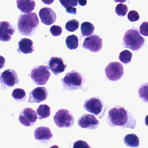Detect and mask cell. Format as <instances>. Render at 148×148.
I'll use <instances>...</instances> for the list:
<instances>
[{"label": "cell", "mask_w": 148, "mask_h": 148, "mask_svg": "<svg viewBox=\"0 0 148 148\" xmlns=\"http://www.w3.org/2000/svg\"><path fill=\"white\" fill-rule=\"evenodd\" d=\"M107 122L112 127L120 126L134 129L136 120L124 107L116 106L109 110Z\"/></svg>", "instance_id": "obj_1"}, {"label": "cell", "mask_w": 148, "mask_h": 148, "mask_svg": "<svg viewBox=\"0 0 148 148\" xmlns=\"http://www.w3.org/2000/svg\"><path fill=\"white\" fill-rule=\"evenodd\" d=\"M39 24V21L36 13L22 14L18 19V30L22 35L31 36L35 32Z\"/></svg>", "instance_id": "obj_2"}, {"label": "cell", "mask_w": 148, "mask_h": 148, "mask_svg": "<svg viewBox=\"0 0 148 148\" xmlns=\"http://www.w3.org/2000/svg\"><path fill=\"white\" fill-rule=\"evenodd\" d=\"M145 40L140 35L138 31L133 27L126 31L123 38V46L133 51L139 50L144 45Z\"/></svg>", "instance_id": "obj_3"}, {"label": "cell", "mask_w": 148, "mask_h": 148, "mask_svg": "<svg viewBox=\"0 0 148 148\" xmlns=\"http://www.w3.org/2000/svg\"><path fill=\"white\" fill-rule=\"evenodd\" d=\"M83 75L75 71L66 73L61 79L64 88L69 90H78L82 86L84 82Z\"/></svg>", "instance_id": "obj_4"}, {"label": "cell", "mask_w": 148, "mask_h": 148, "mask_svg": "<svg viewBox=\"0 0 148 148\" xmlns=\"http://www.w3.org/2000/svg\"><path fill=\"white\" fill-rule=\"evenodd\" d=\"M53 120L59 128H67L72 127L74 119L73 114L68 110L60 109L54 115Z\"/></svg>", "instance_id": "obj_5"}, {"label": "cell", "mask_w": 148, "mask_h": 148, "mask_svg": "<svg viewBox=\"0 0 148 148\" xmlns=\"http://www.w3.org/2000/svg\"><path fill=\"white\" fill-rule=\"evenodd\" d=\"M51 73L47 66L40 65L34 67L31 71V78L38 85H45L49 80Z\"/></svg>", "instance_id": "obj_6"}, {"label": "cell", "mask_w": 148, "mask_h": 148, "mask_svg": "<svg viewBox=\"0 0 148 148\" xmlns=\"http://www.w3.org/2000/svg\"><path fill=\"white\" fill-rule=\"evenodd\" d=\"M105 71L106 77L109 80L117 81L123 75V67L119 62H111L106 67Z\"/></svg>", "instance_id": "obj_7"}, {"label": "cell", "mask_w": 148, "mask_h": 148, "mask_svg": "<svg viewBox=\"0 0 148 148\" xmlns=\"http://www.w3.org/2000/svg\"><path fill=\"white\" fill-rule=\"evenodd\" d=\"M19 81L17 73L14 70L11 69L6 70L0 76L1 89L3 90L6 88L13 87L15 84H18Z\"/></svg>", "instance_id": "obj_8"}, {"label": "cell", "mask_w": 148, "mask_h": 148, "mask_svg": "<svg viewBox=\"0 0 148 148\" xmlns=\"http://www.w3.org/2000/svg\"><path fill=\"white\" fill-rule=\"evenodd\" d=\"M37 113L32 108H27L23 109L21 112L19 120L21 124L27 127L32 126L37 121Z\"/></svg>", "instance_id": "obj_9"}, {"label": "cell", "mask_w": 148, "mask_h": 148, "mask_svg": "<svg viewBox=\"0 0 148 148\" xmlns=\"http://www.w3.org/2000/svg\"><path fill=\"white\" fill-rule=\"evenodd\" d=\"M102 38L97 35H92L86 38L83 44V47L92 52H98L102 49Z\"/></svg>", "instance_id": "obj_10"}, {"label": "cell", "mask_w": 148, "mask_h": 148, "mask_svg": "<svg viewBox=\"0 0 148 148\" xmlns=\"http://www.w3.org/2000/svg\"><path fill=\"white\" fill-rule=\"evenodd\" d=\"M84 107L89 112L98 116L103 111V103L99 98L94 97L86 100Z\"/></svg>", "instance_id": "obj_11"}, {"label": "cell", "mask_w": 148, "mask_h": 148, "mask_svg": "<svg viewBox=\"0 0 148 148\" xmlns=\"http://www.w3.org/2000/svg\"><path fill=\"white\" fill-rule=\"evenodd\" d=\"M99 123L95 116L91 114H84L78 120V124L79 127L90 130L97 129L99 125Z\"/></svg>", "instance_id": "obj_12"}, {"label": "cell", "mask_w": 148, "mask_h": 148, "mask_svg": "<svg viewBox=\"0 0 148 148\" xmlns=\"http://www.w3.org/2000/svg\"><path fill=\"white\" fill-rule=\"evenodd\" d=\"M48 92L46 88L40 86L34 89L29 93L28 102L32 103H40L47 99Z\"/></svg>", "instance_id": "obj_13"}, {"label": "cell", "mask_w": 148, "mask_h": 148, "mask_svg": "<svg viewBox=\"0 0 148 148\" xmlns=\"http://www.w3.org/2000/svg\"><path fill=\"white\" fill-rule=\"evenodd\" d=\"M15 27L10 23L4 21L0 22V40L2 42H8L15 33Z\"/></svg>", "instance_id": "obj_14"}, {"label": "cell", "mask_w": 148, "mask_h": 148, "mask_svg": "<svg viewBox=\"0 0 148 148\" xmlns=\"http://www.w3.org/2000/svg\"><path fill=\"white\" fill-rule=\"evenodd\" d=\"M39 15L42 23L47 25L53 24L57 18L56 13L49 8H44L40 9Z\"/></svg>", "instance_id": "obj_15"}, {"label": "cell", "mask_w": 148, "mask_h": 148, "mask_svg": "<svg viewBox=\"0 0 148 148\" xmlns=\"http://www.w3.org/2000/svg\"><path fill=\"white\" fill-rule=\"evenodd\" d=\"M49 69L57 76L64 71L66 65L64 63L62 58L52 57L48 62Z\"/></svg>", "instance_id": "obj_16"}, {"label": "cell", "mask_w": 148, "mask_h": 148, "mask_svg": "<svg viewBox=\"0 0 148 148\" xmlns=\"http://www.w3.org/2000/svg\"><path fill=\"white\" fill-rule=\"evenodd\" d=\"M34 137L37 140L47 141L53 137V134L50 129L45 126L38 127L34 131Z\"/></svg>", "instance_id": "obj_17"}, {"label": "cell", "mask_w": 148, "mask_h": 148, "mask_svg": "<svg viewBox=\"0 0 148 148\" xmlns=\"http://www.w3.org/2000/svg\"><path fill=\"white\" fill-rule=\"evenodd\" d=\"M17 7L21 12L26 14L32 13L36 6V3L34 1H23L18 0L17 1Z\"/></svg>", "instance_id": "obj_18"}, {"label": "cell", "mask_w": 148, "mask_h": 148, "mask_svg": "<svg viewBox=\"0 0 148 148\" xmlns=\"http://www.w3.org/2000/svg\"><path fill=\"white\" fill-rule=\"evenodd\" d=\"M18 51L21 52L25 54L31 53L34 51L32 40L27 38H22L18 43Z\"/></svg>", "instance_id": "obj_19"}, {"label": "cell", "mask_w": 148, "mask_h": 148, "mask_svg": "<svg viewBox=\"0 0 148 148\" xmlns=\"http://www.w3.org/2000/svg\"><path fill=\"white\" fill-rule=\"evenodd\" d=\"M124 142L127 146L131 148H136L139 145V138L133 133L126 135L124 138Z\"/></svg>", "instance_id": "obj_20"}, {"label": "cell", "mask_w": 148, "mask_h": 148, "mask_svg": "<svg viewBox=\"0 0 148 148\" xmlns=\"http://www.w3.org/2000/svg\"><path fill=\"white\" fill-rule=\"evenodd\" d=\"M36 113L39 119L49 117L51 115V108L46 104L40 105L37 109Z\"/></svg>", "instance_id": "obj_21"}, {"label": "cell", "mask_w": 148, "mask_h": 148, "mask_svg": "<svg viewBox=\"0 0 148 148\" xmlns=\"http://www.w3.org/2000/svg\"><path fill=\"white\" fill-rule=\"evenodd\" d=\"M94 29V25L90 22H84L81 25V34L83 36H90L93 34Z\"/></svg>", "instance_id": "obj_22"}, {"label": "cell", "mask_w": 148, "mask_h": 148, "mask_svg": "<svg viewBox=\"0 0 148 148\" xmlns=\"http://www.w3.org/2000/svg\"><path fill=\"white\" fill-rule=\"evenodd\" d=\"M66 44L70 50H75L79 46L78 38L75 35H70L66 39Z\"/></svg>", "instance_id": "obj_23"}, {"label": "cell", "mask_w": 148, "mask_h": 148, "mask_svg": "<svg viewBox=\"0 0 148 148\" xmlns=\"http://www.w3.org/2000/svg\"><path fill=\"white\" fill-rule=\"evenodd\" d=\"M12 96L16 101L22 102L26 99V93L25 90L21 88L14 89L12 93Z\"/></svg>", "instance_id": "obj_24"}, {"label": "cell", "mask_w": 148, "mask_h": 148, "mask_svg": "<svg viewBox=\"0 0 148 148\" xmlns=\"http://www.w3.org/2000/svg\"><path fill=\"white\" fill-rule=\"evenodd\" d=\"M132 56V53L130 51L124 50L119 54V60L123 64H128L131 61Z\"/></svg>", "instance_id": "obj_25"}, {"label": "cell", "mask_w": 148, "mask_h": 148, "mask_svg": "<svg viewBox=\"0 0 148 148\" xmlns=\"http://www.w3.org/2000/svg\"><path fill=\"white\" fill-rule=\"evenodd\" d=\"M79 27V22L76 19H72L69 21L66 24L65 28L68 32H75L77 30Z\"/></svg>", "instance_id": "obj_26"}, {"label": "cell", "mask_w": 148, "mask_h": 148, "mask_svg": "<svg viewBox=\"0 0 148 148\" xmlns=\"http://www.w3.org/2000/svg\"><path fill=\"white\" fill-rule=\"evenodd\" d=\"M128 11V7L124 4L119 3L116 6L115 12L117 15L120 17L125 16L127 14Z\"/></svg>", "instance_id": "obj_27"}, {"label": "cell", "mask_w": 148, "mask_h": 148, "mask_svg": "<svg viewBox=\"0 0 148 148\" xmlns=\"http://www.w3.org/2000/svg\"><path fill=\"white\" fill-rule=\"evenodd\" d=\"M61 5L66 9L74 8L78 5V1H60Z\"/></svg>", "instance_id": "obj_28"}, {"label": "cell", "mask_w": 148, "mask_h": 148, "mask_svg": "<svg viewBox=\"0 0 148 148\" xmlns=\"http://www.w3.org/2000/svg\"><path fill=\"white\" fill-rule=\"evenodd\" d=\"M128 19L131 22L138 21L139 19V15L138 12L135 10L130 11L127 16Z\"/></svg>", "instance_id": "obj_29"}, {"label": "cell", "mask_w": 148, "mask_h": 148, "mask_svg": "<svg viewBox=\"0 0 148 148\" xmlns=\"http://www.w3.org/2000/svg\"><path fill=\"white\" fill-rule=\"evenodd\" d=\"M50 32L53 36L55 37L60 36L62 33V27L59 26L54 25L50 28Z\"/></svg>", "instance_id": "obj_30"}, {"label": "cell", "mask_w": 148, "mask_h": 148, "mask_svg": "<svg viewBox=\"0 0 148 148\" xmlns=\"http://www.w3.org/2000/svg\"><path fill=\"white\" fill-rule=\"evenodd\" d=\"M73 148H92L86 142L83 140H78L73 143Z\"/></svg>", "instance_id": "obj_31"}, {"label": "cell", "mask_w": 148, "mask_h": 148, "mask_svg": "<svg viewBox=\"0 0 148 148\" xmlns=\"http://www.w3.org/2000/svg\"><path fill=\"white\" fill-rule=\"evenodd\" d=\"M139 32L140 34L145 36L148 35V23L147 22H144L142 23L139 27Z\"/></svg>", "instance_id": "obj_32"}, {"label": "cell", "mask_w": 148, "mask_h": 148, "mask_svg": "<svg viewBox=\"0 0 148 148\" xmlns=\"http://www.w3.org/2000/svg\"><path fill=\"white\" fill-rule=\"evenodd\" d=\"M139 90L140 91L143 92V94L141 96V98L143 99L144 100L146 99V102H147V96H145V94L147 95V84H146V85H145L143 86H141V87L139 88Z\"/></svg>", "instance_id": "obj_33"}, {"label": "cell", "mask_w": 148, "mask_h": 148, "mask_svg": "<svg viewBox=\"0 0 148 148\" xmlns=\"http://www.w3.org/2000/svg\"><path fill=\"white\" fill-rule=\"evenodd\" d=\"M6 60L4 57L0 55V70L5 67Z\"/></svg>", "instance_id": "obj_34"}, {"label": "cell", "mask_w": 148, "mask_h": 148, "mask_svg": "<svg viewBox=\"0 0 148 148\" xmlns=\"http://www.w3.org/2000/svg\"><path fill=\"white\" fill-rule=\"evenodd\" d=\"M50 148H60L58 145H54L53 146H51Z\"/></svg>", "instance_id": "obj_35"}]
</instances>
